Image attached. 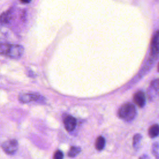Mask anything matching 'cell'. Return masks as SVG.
<instances>
[{"label":"cell","mask_w":159,"mask_h":159,"mask_svg":"<svg viewBox=\"0 0 159 159\" xmlns=\"http://www.w3.org/2000/svg\"><path fill=\"white\" fill-rule=\"evenodd\" d=\"M148 134L150 138H155L159 135V124H155L150 127Z\"/></svg>","instance_id":"8"},{"label":"cell","mask_w":159,"mask_h":159,"mask_svg":"<svg viewBox=\"0 0 159 159\" xmlns=\"http://www.w3.org/2000/svg\"><path fill=\"white\" fill-rule=\"evenodd\" d=\"M63 122L66 130L68 132L73 131L76 125V120L71 116H67L65 117Z\"/></svg>","instance_id":"6"},{"label":"cell","mask_w":159,"mask_h":159,"mask_svg":"<svg viewBox=\"0 0 159 159\" xmlns=\"http://www.w3.org/2000/svg\"><path fill=\"white\" fill-rule=\"evenodd\" d=\"M22 3H29L31 0H20Z\"/></svg>","instance_id":"17"},{"label":"cell","mask_w":159,"mask_h":159,"mask_svg":"<svg viewBox=\"0 0 159 159\" xmlns=\"http://www.w3.org/2000/svg\"><path fill=\"white\" fill-rule=\"evenodd\" d=\"M157 70H158V71L159 72V63H158V67H157Z\"/></svg>","instance_id":"18"},{"label":"cell","mask_w":159,"mask_h":159,"mask_svg":"<svg viewBox=\"0 0 159 159\" xmlns=\"http://www.w3.org/2000/svg\"><path fill=\"white\" fill-rule=\"evenodd\" d=\"M152 153L156 159H159V142H155L152 146Z\"/></svg>","instance_id":"12"},{"label":"cell","mask_w":159,"mask_h":159,"mask_svg":"<svg viewBox=\"0 0 159 159\" xmlns=\"http://www.w3.org/2000/svg\"><path fill=\"white\" fill-rule=\"evenodd\" d=\"M9 14L8 12H4L1 14V23H7L9 20Z\"/></svg>","instance_id":"14"},{"label":"cell","mask_w":159,"mask_h":159,"mask_svg":"<svg viewBox=\"0 0 159 159\" xmlns=\"http://www.w3.org/2000/svg\"><path fill=\"white\" fill-rule=\"evenodd\" d=\"M150 88L152 90L158 93L159 92V78L154 79L153 80H152L150 83Z\"/></svg>","instance_id":"13"},{"label":"cell","mask_w":159,"mask_h":159,"mask_svg":"<svg viewBox=\"0 0 159 159\" xmlns=\"http://www.w3.org/2000/svg\"><path fill=\"white\" fill-rule=\"evenodd\" d=\"M81 148L80 147H76V146H73L70 148L68 153V155L70 157H75L76 155H78L80 152H81Z\"/></svg>","instance_id":"11"},{"label":"cell","mask_w":159,"mask_h":159,"mask_svg":"<svg viewBox=\"0 0 159 159\" xmlns=\"http://www.w3.org/2000/svg\"><path fill=\"white\" fill-rule=\"evenodd\" d=\"M151 53L153 55L159 54V30L153 36L151 42Z\"/></svg>","instance_id":"7"},{"label":"cell","mask_w":159,"mask_h":159,"mask_svg":"<svg viewBox=\"0 0 159 159\" xmlns=\"http://www.w3.org/2000/svg\"><path fill=\"white\" fill-rule=\"evenodd\" d=\"M142 139V136L140 134H139V133L135 134L134 135L133 139H132V146L135 150H137L139 148Z\"/></svg>","instance_id":"10"},{"label":"cell","mask_w":159,"mask_h":159,"mask_svg":"<svg viewBox=\"0 0 159 159\" xmlns=\"http://www.w3.org/2000/svg\"><path fill=\"white\" fill-rule=\"evenodd\" d=\"M158 93H159V92H158Z\"/></svg>","instance_id":"19"},{"label":"cell","mask_w":159,"mask_h":159,"mask_svg":"<svg viewBox=\"0 0 159 159\" xmlns=\"http://www.w3.org/2000/svg\"><path fill=\"white\" fill-rule=\"evenodd\" d=\"M139 159H149V156L147 154H143L139 157Z\"/></svg>","instance_id":"16"},{"label":"cell","mask_w":159,"mask_h":159,"mask_svg":"<svg viewBox=\"0 0 159 159\" xmlns=\"http://www.w3.org/2000/svg\"><path fill=\"white\" fill-rule=\"evenodd\" d=\"M18 142L16 139H10L4 142L1 147L3 151L7 155L14 154L18 149Z\"/></svg>","instance_id":"3"},{"label":"cell","mask_w":159,"mask_h":159,"mask_svg":"<svg viewBox=\"0 0 159 159\" xmlns=\"http://www.w3.org/2000/svg\"><path fill=\"white\" fill-rule=\"evenodd\" d=\"M105 139L102 136H99L97 138L95 143V147L96 150L101 151L103 150V148L105 147Z\"/></svg>","instance_id":"9"},{"label":"cell","mask_w":159,"mask_h":159,"mask_svg":"<svg viewBox=\"0 0 159 159\" xmlns=\"http://www.w3.org/2000/svg\"><path fill=\"white\" fill-rule=\"evenodd\" d=\"M53 159H63V153L61 150H57L53 155Z\"/></svg>","instance_id":"15"},{"label":"cell","mask_w":159,"mask_h":159,"mask_svg":"<svg viewBox=\"0 0 159 159\" xmlns=\"http://www.w3.org/2000/svg\"><path fill=\"white\" fill-rule=\"evenodd\" d=\"M24 51V47L20 45L1 44L0 47V52L2 55L13 59L20 58L23 55Z\"/></svg>","instance_id":"1"},{"label":"cell","mask_w":159,"mask_h":159,"mask_svg":"<svg viewBox=\"0 0 159 159\" xmlns=\"http://www.w3.org/2000/svg\"><path fill=\"white\" fill-rule=\"evenodd\" d=\"M137 114V110L135 106L129 102L124 104L118 110V116L125 121H131L134 120Z\"/></svg>","instance_id":"2"},{"label":"cell","mask_w":159,"mask_h":159,"mask_svg":"<svg viewBox=\"0 0 159 159\" xmlns=\"http://www.w3.org/2000/svg\"><path fill=\"white\" fill-rule=\"evenodd\" d=\"M19 100L22 103H28L32 101H42L43 97L39 93H22L19 96Z\"/></svg>","instance_id":"4"},{"label":"cell","mask_w":159,"mask_h":159,"mask_svg":"<svg viewBox=\"0 0 159 159\" xmlns=\"http://www.w3.org/2000/svg\"><path fill=\"white\" fill-rule=\"evenodd\" d=\"M133 100L139 107H143L146 104V96L144 92L142 90L137 91L134 94Z\"/></svg>","instance_id":"5"}]
</instances>
